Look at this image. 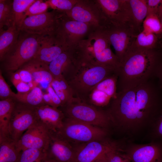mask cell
<instances>
[{"instance_id":"obj_13","label":"cell","mask_w":162,"mask_h":162,"mask_svg":"<svg viewBox=\"0 0 162 162\" xmlns=\"http://www.w3.org/2000/svg\"><path fill=\"white\" fill-rule=\"evenodd\" d=\"M103 30L121 64L138 34L131 28L112 24Z\"/></svg>"},{"instance_id":"obj_23","label":"cell","mask_w":162,"mask_h":162,"mask_svg":"<svg viewBox=\"0 0 162 162\" xmlns=\"http://www.w3.org/2000/svg\"><path fill=\"white\" fill-rule=\"evenodd\" d=\"M133 28L138 34L142 30L143 21L147 15L146 0H128Z\"/></svg>"},{"instance_id":"obj_8","label":"cell","mask_w":162,"mask_h":162,"mask_svg":"<svg viewBox=\"0 0 162 162\" xmlns=\"http://www.w3.org/2000/svg\"><path fill=\"white\" fill-rule=\"evenodd\" d=\"M65 13L73 19L89 24L95 30H104L110 24L96 0H78L72 9Z\"/></svg>"},{"instance_id":"obj_6","label":"cell","mask_w":162,"mask_h":162,"mask_svg":"<svg viewBox=\"0 0 162 162\" xmlns=\"http://www.w3.org/2000/svg\"><path fill=\"white\" fill-rule=\"evenodd\" d=\"M58 108L65 117L107 129L112 124L106 110L74 97Z\"/></svg>"},{"instance_id":"obj_25","label":"cell","mask_w":162,"mask_h":162,"mask_svg":"<svg viewBox=\"0 0 162 162\" xmlns=\"http://www.w3.org/2000/svg\"><path fill=\"white\" fill-rule=\"evenodd\" d=\"M20 31L15 24L6 30L0 29V60L1 62L18 38Z\"/></svg>"},{"instance_id":"obj_16","label":"cell","mask_w":162,"mask_h":162,"mask_svg":"<svg viewBox=\"0 0 162 162\" xmlns=\"http://www.w3.org/2000/svg\"><path fill=\"white\" fill-rule=\"evenodd\" d=\"M118 77L116 73L99 82L84 101L99 108L107 106L116 95Z\"/></svg>"},{"instance_id":"obj_2","label":"cell","mask_w":162,"mask_h":162,"mask_svg":"<svg viewBox=\"0 0 162 162\" xmlns=\"http://www.w3.org/2000/svg\"><path fill=\"white\" fill-rule=\"evenodd\" d=\"M162 59V48L146 49L132 45L118 70L117 92L153 79Z\"/></svg>"},{"instance_id":"obj_29","label":"cell","mask_w":162,"mask_h":162,"mask_svg":"<svg viewBox=\"0 0 162 162\" xmlns=\"http://www.w3.org/2000/svg\"><path fill=\"white\" fill-rule=\"evenodd\" d=\"M36 0H14L12 6L14 23L19 30L25 19L28 8Z\"/></svg>"},{"instance_id":"obj_45","label":"cell","mask_w":162,"mask_h":162,"mask_svg":"<svg viewBox=\"0 0 162 162\" xmlns=\"http://www.w3.org/2000/svg\"><path fill=\"white\" fill-rule=\"evenodd\" d=\"M43 162H56L53 161L49 160H45Z\"/></svg>"},{"instance_id":"obj_42","label":"cell","mask_w":162,"mask_h":162,"mask_svg":"<svg viewBox=\"0 0 162 162\" xmlns=\"http://www.w3.org/2000/svg\"><path fill=\"white\" fill-rule=\"evenodd\" d=\"M155 77L158 78L160 86L162 87V59L158 68Z\"/></svg>"},{"instance_id":"obj_1","label":"cell","mask_w":162,"mask_h":162,"mask_svg":"<svg viewBox=\"0 0 162 162\" xmlns=\"http://www.w3.org/2000/svg\"><path fill=\"white\" fill-rule=\"evenodd\" d=\"M153 79L133 88L117 92L108 105L106 110L112 124L124 133L139 132L148 126L154 118L162 98Z\"/></svg>"},{"instance_id":"obj_36","label":"cell","mask_w":162,"mask_h":162,"mask_svg":"<svg viewBox=\"0 0 162 162\" xmlns=\"http://www.w3.org/2000/svg\"><path fill=\"white\" fill-rule=\"evenodd\" d=\"M47 93L44 94V100L45 104L57 108L63 106L62 101L50 84L47 87Z\"/></svg>"},{"instance_id":"obj_17","label":"cell","mask_w":162,"mask_h":162,"mask_svg":"<svg viewBox=\"0 0 162 162\" xmlns=\"http://www.w3.org/2000/svg\"><path fill=\"white\" fill-rule=\"evenodd\" d=\"M75 145L63 138L56 131H51L48 146L45 150V160L56 162H72Z\"/></svg>"},{"instance_id":"obj_20","label":"cell","mask_w":162,"mask_h":162,"mask_svg":"<svg viewBox=\"0 0 162 162\" xmlns=\"http://www.w3.org/2000/svg\"><path fill=\"white\" fill-rule=\"evenodd\" d=\"M37 121L50 130L57 131L63 125L65 116L58 108L44 104L34 108Z\"/></svg>"},{"instance_id":"obj_35","label":"cell","mask_w":162,"mask_h":162,"mask_svg":"<svg viewBox=\"0 0 162 162\" xmlns=\"http://www.w3.org/2000/svg\"><path fill=\"white\" fill-rule=\"evenodd\" d=\"M78 0H48L46 1L49 7L53 10L67 12L70 11Z\"/></svg>"},{"instance_id":"obj_46","label":"cell","mask_w":162,"mask_h":162,"mask_svg":"<svg viewBox=\"0 0 162 162\" xmlns=\"http://www.w3.org/2000/svg\"><path fill=\"white\" fill-rule=\"evenodd\" d=\"M160 22H161V24L162 25V19H161V20H160Z\"/></svg>"},{"instance_id":"obj_32","label":"cell","mask_w":162,"mask_h":162,"mask_svg":"<svg viewBox=\"0 0 162 162\" xmlns=\"http://www.w3.org/2000/svg\"><path fill=\"white\" fill-rule=\"evenodd\" d=\"M142 30L162 38V25L157 14H152L147 16L143 23Z\"/></svg>"},{"instance_id":"obj_4","label":"cell","mask_w":162,"mask_h":162,"mask_svg":"<svg viewBox=\"0 0 162 162\" xmlns=\"http://www.w3.org/2000/svg\"><path fill=\"white\" fill-rule=\"evenodd\" d=\"M46 36L20 31L16 41L1 62L4 69L14 72L32 59Z\"/></svg>"},{"instance_id":"obj_15","label":"cell","mask_w":162,"mask_h":162,"mask_svg":"<svg viewBox=\"0 0 162 162\" xmlns=\"http://www.w3.org/2000/svg\"><path fill=\"white\" fill-rule=\"evenodd\" d=\"M51 131L36 121L23 134L16 143L20 152L28 148L45 150L50 142Z\"/></svg>"},{"instance_id":"obj_33","label":"cell","mask_w":162,"mask_h":162,"mask_svg":"<svg viewBox=\"0 0 162 162\" xmlns=\"http://www.w3.org/2000/svg\"><path fill=\"white\" fill-rule=\"evenodd\" d=\"M45 157V150L28 148L20 152L19 162H43Z\"/></svg>"},{"instance_id":"obj_40","label":"cell","mask_w":162,"mask_h":162,"mask_svg":"<svg viewBox=\"0 0 162 162\" xmlns=\"http://www.w3.org/2000/svg\"><path fill=\"white\" fill-rule=\"evenodd\" d=\"M16 71L19 74L22 81L28 83L35 82L31 73L26 69L21 68Z\"/></svg>"},{"instance_id":"obj_9","label":"cell","mask_w":162,"mask_h":162,"mask_svg":"<svg viewBox=\"0 0 162 162\" xmlns=\"http://www.w3.org/2000/svg\"><path fill=\"white\" fill-rule=\"evenodd\" d=\"M61 12L53 10L39 15L27 16L19 30L39 35H53L57 32Z\"/></svg>"},{"instance_id":"obj_21","label":"cell","mask_w":162,"mask_h":162,"mask_svg":"<svg viewBox=\"0 0 162 162\" xmlns=\"http://www.w3.org/2000/svg\"><path fill=\"white\" fill-rule=\"evenodd\" d=\"M76 55L75 46L69 48L49 64V69L54 79L63 78V74L74 64Z\"/></svg>"},{"instance_id":"obj_38","label":"cell","mask_w":162,"mask_h":162,"mask_svg":"<svg viewBox=\"0 0 162 162\" xmlns=\"http://www.w3.org/2000/svg\"><path fill=\"white\" fill-rule=\"evenodd\" d=\"M16 93L13 92L6 82L3 76L2 71H0V100L9 98L15 99ZM15 100V99H14Z\"/></svg>"},{"instance_id":"obj_44","label":"cell","mask_w":162,"mask_h":162,"mask_svg":"<svg viewBox=\"0 0 162 162\" xmlns=\"http://www.w3.org/2000/svg\"><path fill=\"white\" fill-rule=\"evenodd\" d=\"M157 15L160 20L162 19V4L159 8Z\"/></svg>"},{"instance_id":"obj_10","label":"cell","mask_w":162,"mask_h":162,"mask_svg":"<svg viewBox=\"0 0 162 162\" xmlns=\"http://www.w3.org/2000/svg\"><path fill=\"white\" fill-rule=\"evenodd\" d=\"M36 121L34 108L16 100L9 124V138L16 143Z\"/></svg>"},{"instance_id":"obj_41","label":"cell","mask_w":162,"mask_h":162,"mask_svg":"<svg viewBox=\"0 0 162 162\" xmlns=\"http://www.w3.org/2000/svg\"><path fill=\"white\" fill-rule=\"evenodd\" d=\"M10 73L11 74L10 75V81L14 86L20 82L22 81L19 74L17 71Z\"/></svg>"},{"instance_id":"obj_28","label":"cell","mask_w":162,"mask_h":162,"mask_svg":"<svg viewBox=\"0 0 162 162\" xmlns=\"http://www.w3.org/2000/svg\"><path fill=\"white\" fill-rule=\"evenodd\" d=\"M161 38L154 33L143 30L136 36L132 46L146 49H153L162 48L159 40Z\"/></svg>"},{"instance_id":"obj_22","label":"cell","mask_w":162,"mask_h":162,"mask_svg":"<svg viewBox=\"0 0 162 162\" xmlns=\"http://www.w3.org/2000/svg\"><path fill=\"white\" fill-rule=\"evenodd\" d=\"M21 68L28 70L31 74L34 81L38 84L49 85L54 79L48 65L33 59L25 63Z\"/></svg>"},{"instance_id":"obj_24","label":"cell","mask_w":162,"mask_h":162,"mask_svg":"<svg viewBox=\"0 0 162 162\" xmlns=\"http://www.w3.org/2000/svg\"><path fill=\"white\" fill-rule=\"evenodd\" d=\"M15 102L12 98L0 100V139L9 138V124Z\"/></svg>"},{"instance_id":"obj_11","label":"cell","mask_w":162,"mask_h":162,"mask_svg":"<svg viewBox=\"0 0 162 162\" xmlns=\"http://www.w3.org/2000/svg\"><path fill=\"white\" fill-rule=\"evenodd\" d=\"M96 1L104 16L109 22L115 26L130 28L134 30L128 0Z\"/></svg>"},{"instance_id":"obj_26","label":"cell","mask_w":162,"mask_h":162,"mask_svg":"<svg viewBox=\"0 0 162 162\" xmlns=\"http://www.w3.org/2000/svg\"><path fill=\"white\" fill-rule=\"evenodd\" d=\"M44 94L41 88L37 86L26 92H17L14 99L17 101L35 108L45 104Z\"/></svg>"},{"instance_id":"obj_31","label":"cell","mask_w":162,"mask_h":162,"mask_svg":"<svg viewBox=\"0 0 162 162\" xmlns=\"http://www.w3.org/2000/svg\"><path fill=\"white\" fill-rule=\"evenodd\" d=\"M12 3L11 0H0V29L15 24Z\"/></svg>"},{"instance_id":"obj_30","label":"cell","mask_w":162,"mask_h":162,"mask_svg":"<svg viewBox=\"0 0 162 162\" xmlns=\"http://www.w3.org/2000/svg\"><path fill=\"white\" fill-rule=\"evenodd\" d=\"M50 84L62 101L63 106L74 97L71 89L64 78L54 79Z\"/></svg>"},{"instance_id":"obj_27","label":"cell","mask_w":162,"mask_h":162,"mask_svg":"<svg viewBox=\"0 0 162 162\" xmlns=\"http://www.w3.org/2000/svg\"><path fill=\"white\" fill-rule=\"evenodd\" d=\"M16 143L9 138L0 139V162H19Z\"/></svg>"},{"instance_id":"obj_12","label":"cell","mask_w":162,"mask_h":162,"mask_svg":"<svg viewBox=\"0 0 162 162\" xmlns=\"http://www.w3.org/2000/svg\"><path fill=\"white\" fill-rule=\"evenodd\" d=\"M72 162H97L108 152L120 147L116 142L106 138L75 145Z\"/></svg>"},{"instance_id":"obj_18","label":"cell","mask_w":162,"mask_h":162,"mask_svg":"<svg viewBox=\"0 0 162 162\" xmlns=\"http://www.w3.org/2000/svg\"><path fill=\"white\" fill-rule=\"evenodd\" d=\"M69 48L65 39L57 32L53 35L46 36L32 59L49 65Z\"/></svg>"},{"instance_id":"obj_19","label":"cell","mask_w":162,"mask_h":162,"mask_svg":"<svg viewBox=\"0 0 162 162\" xmlns=\"http://www.w3.org/2000/svg\"><path fill=\"white\" fill-rule=\"evenodd\" d=\"M124 152L129 162H162V148L155 142L131 144Z\"/></svg>"},{"instance_id":"obj_3","label":"cell","mask_w":162,"mask_h":162,"mask_svg":"<svg viewBox=\"0 0 162 162\" xmlns=\"http://www.w3.org/2000/svg\"><path fill=\"white\" fill-rule=\"evenodd\" d=\"M116 73L117 71L114 68L92 62L85 55L79 44L74 65L63 75V78L74 97L85 101L95 86Z\"/></svg>"},{"instance_id":"obj_37","label":"cell","mask_w":162,"mask_h":162,"mask_svg":"<svg viewBox=\"0 0 162 162\" xmlns=\"http://www.w3.org/2000/svg\"><path fill=\"white\" fill-rule=\"evenodd\" d=\"M49 7L46 2L41 0H36L27 9L25 13L27 17L39 15L46 12Z\"/></svg>"},{"instance_id":"obj_7","label":"cell","mask_w":162,"mask_h":162,"mask_svg":"<svg viewBox=\"0 0 162 162\" xmlns=\"http://www.w3.org/2000/svg\"><path fill=\"white\" fill-rule=\"evenodd\" d=\"M76 145L106 138L107 129L65 117L62 127L56 131Z\"/></svg>"},{"instance_id":"obj_43","label":"cell","mask_w":162,"mask_h":162,"mask_svg":"<svg viewBox=\"0 0 162 162\" xmlns=\"http://www.w3.org/2000/svg\"><path fill=\"white\" fill-rule=\"evenodd\" d=\"M156 131L158 135L162 138V113L158 121Z\"/></svg>"},{"instance_id":"obj_5","label":"cell","mask_w":162,"mask_h":162,"mask_svg":"<svg viewBox=\"0 0 162 162\" xmlns=\"http://www.w3.org/2000/svg\"><path fill=\"white\" fill-rule=\"evenodd\" d=\"M80 43L85 55L98 64L112 68L117 70L120 62L112 51L107 37L102 30L92 31Z\"/></svg>"},{"instance_id":"obj_14","label":"cell","mask_w":162,"mask_h":162,"mask_svg":"<svg viewBox=\"0 0 162 162\" xmlns=\"http://www.w3.org/2000/svg\"><path fill=\"white\" fill-rule=\"evenodd\" d=\"M94 29L91 26L75 20L62 12L59 17L58 32L65 40L69 47H73L84 40Z\"/></svg>"},{"instance_id":"obj_39","label":"cell","mask_w":162,"mask_h":162,"mask_svg":"<svg viewBox=\"0 0 162 162\" xmlns=\"http://www.w3.org/2000/svg\"><path fill=\"white\" fill-rule=\"evenodd\" d=\"M147 15L157 13L159 7L162 4V0H146Z\"/></svg>"},{"instance_id":"obj_34","label":"cell","mask_w":162,"mask_h":162,"mask_svg":"<svg viewBox=\"0 0 162 162\" xmlns=\"http://www.w3.org/2000/svg\"><path fill=\"white\" fill-rule=\"evenodd\" d=\"M122 150L120 147L112 149L97 162H129L125 153L121 152Z\"/></svg>"}]
</instances>
